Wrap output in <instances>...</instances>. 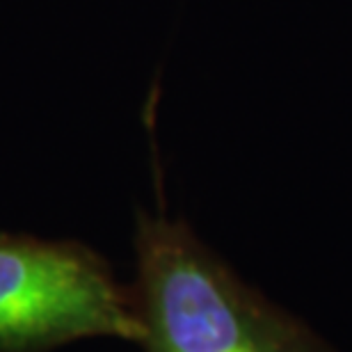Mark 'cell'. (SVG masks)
<instances>
[{"instance_id":"2","label":"cell","mask_w":352,"mask_h":352,"mask_svg":"<svg viewBox=\"0 0 352 352\" xmlns=\"http://www.w3.org/2000/svg\"><path fill=\"white\" fill-rule=\"evenodd\" d=\"M108 336L142 341L133 293L87 245L0 234V352Z\"/></svg>"},{"instance_id":"1","label":"cell","mask_w":352,"mask_h":352,"mask_svg":"<svg viewBox=\"0 0 352 352\" xmlns=\"http://www.w3.org/2000/svg\"><path fill=\"white\" fill-rule=\"evenodd\" d=\"M133 302L146 352H336L274 307L186 222L142 215Z\"/></svg>"}]
</instances>
